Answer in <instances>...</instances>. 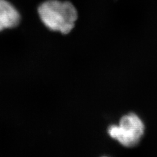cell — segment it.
<instances>
[{"mask_svg":"<svg viewBox=\"0 0 157 157\" xmlns=\"http://www.w3.org/2000/svg\"><path fill=\"white\" fill-rule=\"evenodd\" d=\"M41 21L47 28L63 34L70 33L78 18L77 10L67 1L47 0L38 7Z\"/></svg>","mask_w":157,"mask_h":157,"instance_id":"1","label":"cell"},{"mask_svg":"<svg viewBox=\"0 0 157 157\" xmlns=\"http://www.w3.org/2000/svg\"><path fill=\"white\" fill-rule=\"evenodd\" d=\"M109 136L125 147H134L139 143L144 133V124L136 115L130 113L122 117L119 125L109 128Z\"/></svg>","mask_w":157,"mask_h":157,"instance_id":"2","label":"cell"},{"mask_svg":"<svg viewBox=\"0 0 157 157\" xmlns=\"http://www.w3.org/2000/svg\"><path fill=\"white\" fill-rule=\"evenodd\" d=\"M21 22L20 13L7 0H0V32L17 26Z\"/></svg>","mask_w":157,"mask_h":157,"instance_id":"3","label":"cell"}]
</instances>
